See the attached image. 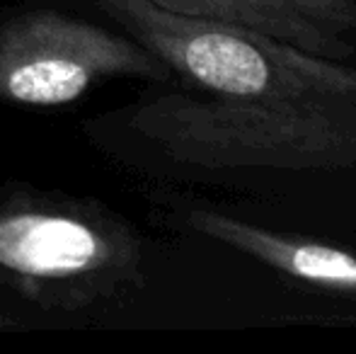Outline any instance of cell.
Masks as SVG:
<instances>
[{
	"label": "cell",
	"instance_id": "cell-1",
	"mask_svg": "<svg viewBox=\"0 0 356 354\" xmlns=\"http://www.w3.org/2000/svg\"><path fill=\"white\" fill-rule=\"evenodd\" d=\"M129 127L170 161L207 170H344L356 166V104L160 95L131 109Z\"/></svg>",
	"mask_w": 356,
	"mask_h": 354
},
{
	"label": "cell",
	"instance_id": "cell-2",
	"mask_svg": "<svg viewBox=\"0 0 356 354\" xmlns=\"http://www.w3.org/2000/svg\"><path fill=\"white\" fill-rule=\"evenodd\" d=\"M131 39L211 95L337 99L356 104V68L313 56L254 29L179 15L150 0H97Z\"/></svg>",
	"mask_w": 356,
	"mask_h": 354
},
{
	"label": "cell",
	"instance_id": "cell-3",
	"mask_svg": "<svg viewBox=\"0 0 356 354\" xmlns=\"http://www.w3.org/2000/svg\"><path fill=\"white\" fill-rule=\"evenodd\" d=\"M0 279L47 308H85L143 284L138 236L92 202H0Z\"/></svg>",
	"mask_w": 356,
	"mask_h": 354
},
{
	"label": "cell",
	"instance_id": "cell-4",
	"mask_svg": "<svg viewBox=\"0 0 356 354\" xmlns=\"http://www.w3.org/2000/svg\"><path fill=\"white\" fill-rule=\"evenodd\" d=\"M114 76L168 83L172 71L129 34L56 10H27L0 24V97L8 102L71 104Z\"/></svg>",
	"mask_w": 356,
	"mask_h": 354
},
{
	"label": "cell",
	"instance_id": "cell-5",
	"mask_svg": "<svg viewBox=\"0 0 356 354\" xmlns=\"http://www.w3.org/2000/svg\"><path fill=\"white\" fill-rule=\"evenodd\" d=\"M179 15L238 24L313 56L347 61L356 54V0H150Z\"/></svg>",
	"mask_w": 356,
	"mask_h": 354
},
{
	"label": "cell",
	"instance_id": "cell-6",
	"mask_svg": "<svg viewBox=\"0 0 356 354\" xmlns=\"http://www.w3.org/2000/svg\"><path fill=\"white\" fill-rule=\"evenodd\" d=\"M187 223L202 236L225 243L245 255L257 257L259 262L289 277L356 298V257L349 252L320 246V243L296 241V238L272 233L267 228L252 226V223L218 211H209V209L189 211Z\"/></svg>",
	"mask_w": 356,
	"mask_h": 354
}]
</instances>
